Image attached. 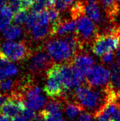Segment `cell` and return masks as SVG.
I'll list each match as a JSON object with an SVG mask.
<instances>
[{"instance_id": "cell-11", "label": "cell", "mask_w": 120, "mask_h": 121, "mask_svg": "<svg viewBox=\"0 0 120 121\" xmlns=\"http://www.w3.org/2000/svg\"><path fill=\"white\" fill-rule=\"evenodd\" d=\"M71 63L86 78L95 65V60L88 53L80 52L76 54Z\"/></svg>"}, {"instance_id": "cell-19", "label": "cell", "mask_w": 120, "mask_h": 121, "mask_svg": "<svg viewBox=\"0 0 120 121\" xmlns=\"http://www.w3.org/2000/svg\"><path fill=\"white\" fill-rule=\"evenodd\" d=\"M28 17V10H25V9H21V10L15 13L13 21L16 25H23L25 24Z\"/></svg>"}, {"instance_id": "cell-17", "label": "cell", "mask_w": 120, "mask_h": 121, "mask_svg": "<svg viewBox=\"0 0 120 121\" xmlns=\"http://www.w3.org/2000/svg\"><path fill=\"white\" fill-rule=\"evenodd\" d=\"M22 29L17 25H8L4 30H2V35L8 41H14L18 39L22 35Z\"/></svg>"}, {"instance_id": "cell-10", "label": "cell", "mask_w": 120, "mask_h": 121, "mask_svg": "<svg viewBox=\"0 0 120 121\" xmlns=\"http://www.w3.org/2000/svg\"><path fill=\"white\" fill-rule=\"evenodd\" d=\"M77 31V22L72 18H63L51 25L50 37H62Z\"/></svg>"}, {"instance_id": "cell-3", "label": "cell", "mask_w": 120, "mask_h": 121, "mask_svg": "<svg viewBox=\"0 0 120 121\" xmlns=\"http://www.w3.org/2000/svg\"><path fill=\"white\" fill-rule=\"evenodd\" d=\"M77 22L76 34L80 40L83 50L87 45L93 44L99 35L98 25L92 21L85 13H81L75 18Z\"/></svg>"}, {"instance_id": "cell-21", "label": "cell", "mask_w": 120, "mask_h": 121, "mask_svg": "<svg viewBox=\"0 0 120 121\" xmlns=\"http://www.w3.org/2000/svg\"><path fill=\"white\" fill-rule=\"evenodd\" d=\"M36 115L37 114L34 111V110L31 109L30 107H28V106L22 111V113H21V116H22L27 121H32L34 119V117H36Z\"/></svg>"}, {"instance_id": "cell-22", "label": "cell", "mask_w": 120, "mask_h": 121, "mask_svg": "<svg viewBox=\"0 0 120 121\" xmlns=\"http://www.w3.org/2000/svg\"><path fill=\"white\" fill-rule=\"evenodd\" d=\"M45 117V121H65L63 119L62 115H55L45 112L44 110H41Z\"/></svg>"}, {"instance_id": "cell-24", "label": "cell", "mask_w": 120, "mask_h": 121, "mask_svg": "<svg viewBox=\"0 0 120 121\" xmlns=\"http://www.w3.org/2000/svg\"><path fill=\"white\" fill-rule=\"evenodd\" d=\"M8 4L14 13L21 10V1L20 0H8Z\"/></svg>"}, {"instance_id": "cell-18", "label": "cell", "mask_w": 120, "mask_h": 121, "mask_svg": "<svg viewBox=\"0 0 120 121\" xmlns=\"http://www.w3.org/2000/svg\"><path fill=\"white\" fill-rule=\"evenodd\" d=\"M18 81H14L12 79H4L0 81V91L4 94H12L17 89ZM9 94V95H10Z\"/></svg>"}, {"instance_id": "cell-32", "label": "cell", "mask_w": 120, "mask_h": 121, "mask_svg": "<svg viewBox=\"0 0 120 121\" xmlns=\"http://www.w3.org/2000/svg\"><path fill=\"white\" fill-rule=\"evenodd\" d=\"M7 3H8V0H0V8L6 5Z\"/></svg>"}, {"instance_id": "cell-2", "label": "cell", "mask_w": 120, "mask_h": 121, "mask_svg": "<svg viewBox=\"0 0 120 121\" xmlns=\"http://www.w3.org/2000/svg\"><path fill=\"white\" fill-rule=\"evenodd\" d=\"M33 51L25 41H6L0 44V57L11 61H22L31 57Z\"/></svg>"}, {"instance_id": "cell-1", "label": "cell", "mask_w": 120, "mask_h": 121, "mask_svg": "<svg viewBox=\"0 0 120 121\" xmlns=\"http://www.w3.org/2000/svg\"><path fill=\"white\" fill-rule=\"evenodd\" d=\"M44 48L53 60L63 64L72 62L77 54L65 36L50 38L46 41Z\"/></svg>"}, {"instance_id": "cell-29", "label": "cell", "mask_w": 120, "mask_h": 121, "mask_svg": "<svg viewBox=\"0 0 120 121\" xmlns=\"http://www.w3.org/2000/svg\"><path fill=\"white\" fill-rule=\"evenodd\" d=\"M8 96H7L4 93H0V107H1L3 104L5 103V102L7 100Z\"/></svg>"}, {"instance_id": "cell-28", "label": "cell", "mask_w": 120, "mask_h": 121, "mask_svg": "<svg viewBox=\"0 0 120 121\" xmlns=\"http://www.w3.org/2000/svg\"><path fill=\"white\" fill-rule=\"evenodd\" d=\"M112 121H120V106L112 117Z\"/></svg>"}, {"instance_id": "cell-31", "label": "cell", "mask_w": 120, "mask_h": 121, "mask_svg": "<svg viewBox=\"0 0 120 121\" xmlns=\"http://www.w3.org/2000/svg\"><path fill=\"white\" fill-rule=\"evenodd\" d=\"M12 121H27V120H25L22 116L19 115V116L15 117V118H14L13 120H12Z\"/></svg>"}, {"instance_id": "cell-27", "label": "cell", "mask_w": 120, "mask_h": 121, "mask_svg": "<svg viewBox=\"0 0 120 121\" xmlns=\"http://www.w3.org/2000/svg\"><path fill=\"white\" fill-rule=\"evenodd\" d=\"M57 2H58V0H46V1H45L46 9L54 8L55 5H56Z\"/></svg>"}, {"instance_id": "cell-13", "label": "cell", "mask_w": 120, "mask_h": 121, "mask_svg": "<svg viewBox=\"0 0 120 121\" xmlns=\"http://www.w3.org/2000/svg\"><path fill=\"white\" fill-rule=\"evenodd\" d=\"M28 32L30 33V36L34 41H41L50 37L51 27H50L49 25H44L36 22V24L28 31Z\"/></svg>"}, {"instance_id": "cell-8", "label": "cell", "mask_w": 120, "mask_h": 121, "mask_svg": "<svg viewBox=\"0 0 120 121\" xmlns=\"http://www.w3.org/2000/svg\"><path fill=\"white\" fill-rule=\"evenodd\" d=\"M86 80L87 84L92 87L106 88L109 84V71L102 65H94L86 77Z\"/></svg>"}, {"instance_id": "cell-25", "label": "cell", "mask_w": 120, "mask_h": 121, "mask_svg": "<svg viewBox=\"0 0 120 121\" xmlns=\"http://www.w3.org/2000/svg\"><path fill=\"white\" fill-rule=\"evenodd\" d=\"M94 117L93 114L87 112V111H83L79 116L78 121H93Z\"/></svg>"}, {"instance_id": "cell-36", "label": "cell", "mask_w": 120, "mask_h": 121, "mask_svg": "<svg viewBox=\"0 0 120 121\" xmlns=\"http://www.w3.org/2000/svg\"><path fill=\"white\" fill-rule=\"evenodd\" d=\"M0 9H1V8H0Z\"/></svg>"}, {"instance_id": "cell-30", "label": "cell", "mask_w": 120, "mask_h": 121, "mask_svg": "<svg viewBox=\"0 0 120 121\" xmlns=\"http://www.w3.org/2000/svg\"><path fill=\"white\" fill-rule=\"evenodd\" d=\"M116 62L119 65V66L120 67V45L117 48V51L116 52Z\"/></svg>"}, {"instance_id": "cell-4", "label": "cell", "mask_w": 120, "mask_h": 121, "mask_svg": "<svg viewBox=\"0 0 120 121\" xmlns=\"http://www.w3.org/2000/svg\"><path fill=\"white\" fill-rule=\"evenodd\" d=\"M61 65L54 64L46 73V83L44 91L50 98H60L67 94L63 85Z\"/></svg>"}, {"instance_id": "cell-35", "label": "cell", "mask_w": 120, "mask_h": 121, "mask_svg": "<svg viewBox=\"0 0 120 121\" xmlns=\"http://www.w3.org/2000/svg\"><path fill=\"white\" fill-rule=\"evenodd\" d=\"M41 1H46V0H41Z\"/></svg>"}, {"instance_id": "cell-20", "label": "cell", "mask_w": 120, "mask_h": 121, "mask_svg": "<svg viewBox=\"0 0 120 121\" xmlns=\"http://www.w3.org/2000/svg\"><path fill=\"white\" fill-rule=\"evenodd\" d=\"M46 9H47V12H48L49 20L50 23H51V25L55 24L56 22H58L61 19V18H60V14L61 13H60L55 8H48Z\"/></svg>"}, {"instance_id": "cell-9", "label": "cell", "mask_w": 120, "mask_h": 121, "mask_svg": "<svg viewBox=\"0 0 120 121\" xmlns=\"http://www.w3.org/2000/svg\"><path fill=\"white\" fill-rule=\"evenodd\" d=\"M26 107L24 100L13 96H8L7 100L0 107V114L13 120L21 114Z\"/></svg>"}, {"instance_id": "cell-23", "label": "cell", "mask_w": 120, "mask_h": 121, "mask_svg": "<svg viewBox=\"0 0 120 121\" xmlns=\"http://www.w3.org/2000/svg\"><path fill=\"white\" fill-rule=\"evenodd\" d=\"M114 54L112 52H110L104 54L103 55L101 56V60L105 65H111L114 62Z\"/></svg>"}, {"instance_id": "cell-15", "label": "cell", "mask_w": 120, "mask_h": 121, "mask_svg": "<svg viewBox=\"0 0 120 121\" xmlns=\"http://www.w3.org/2000/svg\"><path fill=\"white\" fill-rule=\"evenodd\" d=\"M64 110L69 119H74L79 114L81 113L83 111V108L80 107V105L77 104L74 100H66L64 101Z\"/></svg>"}, {"instance_id": "cell-14", "label": "cell", "mask_w": 120, "mask_h": 121, "mask_svg": "<svg viewBox=\"0 0 120 121\" xmlns=\"http://www.w3.org/2000/svg\"><path fill=\"white\" fill-rule=\"evenodd\" d=\"M109 86L113 91L120 94V67L117 63L113 62L109 66Z\"/></svg>"}, {"instance_id": "cell-16", "label": "cell", "mask_w": 120, "mask_h": 121, "mask_svg": "<svg viewBox=\"0 0 120 121\" xmlns=\"http://www.w3.org/2000/svg\"><path fill=\"white\" fill-rule=\"evenodd\" d=\"M14 12L8 5H5L0 9V31L4 30L13 20Z\"/></svg>"}, {"instance_id": "cell-12", "label": "cell", "mask_w": 120, "mask_h": 121, "mask_svg": "<svg viewBox=\"0 0 120 121\" xmlns=\"http://www.w3.org/2000/svg\"><path fill=\"white\" fill-rule=\"evenodd\" d=\"M84 12L96 25H103L106 20V16L103 17L99 5L96 2H86L84 6Z\"/></svg>"}, {"instance_id": "cell-26", "label": "cell", "mask_w": 120, "mask_h": 121, "mask_svg": "<svg viewBox=\"0 0 120 121\" xmlns=\"http://www.w3.org/2000/svg\"><path fill=\"white\" fill-rule=\"evenodd\" d=\"M21 9L28 10L33 6L34 3L35 2V0H20Z\"/></svg>"}, {"instance_id": "cell-7", "label": "cell", "mask_w": 120, "mask_h": 121, "mask_svg": "<svg viewBox=\"0 0 120 121\" xmlns=\"http://www.w3.org/2000/svg\"><path fill=\"white\" fill-rule=\"evenodd\" d=\"M63 85L66 93L74 88H77L84 83V76L71 62L61 65Z\"/></svg>"}, {"instance_id": "cell-34", "label": "cell", "mask_w": 120, "mask_h": 121, "mask_svg": "<svg viewBox=\"0 0 120 121\" xmlns=\"http://www.w3.org/2000/svg\"><path fill=\"white\" fill-rule=\"evenodd\" d=\"M84 1H86L87 2H96L98 0H84Z\"/></svg>"}, {"instance_id": "cell-6", "label": "cell", "mask_w": 120, "mask_h": 121, "mask_svg": "<svg viewBox=\"0 0 120 121\" xmlns=\"http://www.w3.org/2000/svg\"><path fill=\"white\" fill-rule=\"evenodd\" d=\"M120 45V33L99 34L92 44V52L101 57L107 52H113Z\"/></svg>"}, {"instance_id": "cell-5", "label": "cell", "mask_w": 120, "mask_h": 121, "mask_svg": "<svg viewBox=\"0 0 120 121\" xmlns=\"http://www.w3.org/2000/svg\"><path fill=\"white\" fill-rule=\"evenodd\" d=\"M28 65V71L32 77H41L46 74L49 68L54 65V60L46 52L45 49L40 48L32 52Z\"/></svg>"}, {"instance_id": "cell-33", "label": "cell", "mask_w": 120, "mask_h": 121, "mask_svg": "<svg viewBox=\"0 0 120 121\" xmlns=\"http://www.w3.org/2000/svg\"><path fill=\"white\" fill-rule=\"evenodd\" d=\"M8 119L9 118H8V117H6L3 116V115L0 116V121H9Z\"/></svg>"}]
</instances>
